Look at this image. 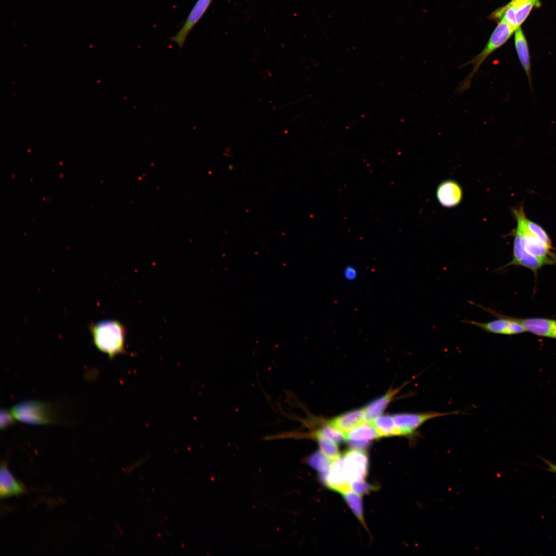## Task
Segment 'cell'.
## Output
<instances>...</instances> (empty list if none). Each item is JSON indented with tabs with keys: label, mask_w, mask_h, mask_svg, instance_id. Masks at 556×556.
<instances>
[{
	"label": "cell",
	"mask_w": 556,
	"mask_h": 556,
	"mask_svg": "<svg viewBox=\"0 0 556 556\" xmlns=\"http://www.w3.org/2000/svg\"><path fill=\"white\" fill-rule=\"evenodd\" d=\"M528 331L535 335L556 338V321L545 318L517 319Z\"/></svg>",
	"instance_id": "obj_15"
},
{
	"label": "cell",
	"mask_w": 556,
	"mask_h": 556,
	"mask_svg": "<svg viewBox=\"0 0 556 556\" xmlns=\"http://www.w3.org/2000/svg\"><path fill=\"white\" fill-rule=\"evenodd\" d=\"M357 270L355 267L352 266H348L345 267L343 271L344 278L350 281L355 280L357 276Z\"/></svg>",
	"instance_id": "obj_27"
},
{
	"label": "cell",
	"mask_w": 556,
	"mask_h": 556,
	"mask_svg": "<svg viewBox=\"0 0 556 556\" xmlns=\"http://www.w3.org/2000/svg\"><path fill=\"white\" fill-rule=\"evenodd\" d=\"M17 420L32 425L53 424L56 416L49 404L35 401L22 402L14 405L11 411Z\"/></svg>",
	"instance_id": "obj_3"
},
{
	"label": "cell",
	"mask_w": 556,
	"mask_h": 556,
	"mask_svg": "<svg viewBox=\"0 0 556 556\" xmlns=\"http://www.w3.org/2000/svg\"><path fill=\"white\" fill-rule=\"evenodd\" d=\"M397 389H391L384 395L375 398L363 409L366 422L371 423L379 416L398 392Z\"/></svg>",
	"instance_id": "obj_18"
},
{
	"label": "cell",
	"mask_w": 556,
	"mask_h": 556,
	"mask_svg": "<svg viewBox=\"0 0 556 556\" xmlns=\"http://www.w3.org/2000/svg\"><path fill=\"white\" fill-rule=\"evenodd\" d=\"M15 418L11 411L3 409L1 411L0 428L5 429L12 425L14 422Z\"/></svg>",
	"instance_id": "obj_26"
},
{
	"label": "cell",
	"mask_w": 556,
	"mask_h": 556,
	"mask_svg": "<svg viewBox=\"0 0 556 556\" xmlns=\"http://www.w3.org/2000/svg\"><path fill=\"white\" fill-rule=\"evenodd\" d=\"M311 437L317 441L321 451L331 460L334 461L340 457L337 444L332 440L312 433Z\"/></svg>",
	"instance_id": "obj_21"
},
{
	"label": "cell",
	"mask_w": 556,
	"mask_h": 556,
	"mask_svg": "<svg viewBox=\"0 0 556 556\" xmlns=\"http://www.w3.org/2000/svg\"><path fill=\"white\" fill-rule=\"evenodd\" d=\"M539 5V0H511L493 12L489 18L495 21L503 19L516 30L520 27L531 10Z\"/></svg>",
	"instance_id": "obj_6"
},
{
	"label": "cell",
	"mask_w": 556,
	"mask_h": 556,
	"mask_svg": "<svg viewBox=\"0 0 556 556\" xmlns=\"http://www.w3.org/2000/svg\"><path fill=\"white\" fill-rule=\"evenodd\" d=\"M458 412H427L423 413H400L392 415L399 436H410L415 433L426 422L431 419L457 414Z\"/></svg>",
	"instance_id": "obj_7"
},
{
	"label": "cell",
	"mask_w": 556,
	"mask_h": 556,
	"mask_svg": "<svg viewBox=\"0 0 556 556\" xmlns=\"http://www.w3.org/2000/svg\"><path fill=\"white\" fill-rule=\"evenodd\" d=\"M342 457L344 472L349 483L364 480L369 466L367 454L362 449L351 448Z\"/></svg>",
	"instance_id": "obj_8"
},
{
	"label": "cell",
	"mask_w": 556,
	"mask_h": 556,
	"mask_svg": "<svg viewBox=\"0 0 556 556\" xmlns=\"http://www.w3.org/2000/svg\"><path fill=\"white\" fill-rule=\"evenodd\" d=\"M324 485L339 493L350 490V483L344 472L342 457L340 456L331 464Z\"/></svg>",
	"instance_id": "obj_14"
},
{
	"label": "cell",
	"mask_w": 556,
	"mask_h": 556,
	"mask_svg": "<svg viewBox=\"0 0 556 556\" xmlns=\"http://www.w3.org/2000/svg\"><path fill=\"white\" fill-rule=\"evenodd\" d=\"M25 485L18 480L7 467V463L3 461L0 467V496L6 498L13 496L20 495L26 492Z\"/></svg>",
	"instance_id": "obj_13"
},
{
	"label": "cell",
	"mask_w": 556,
	"mask_h": 556,
	"mask_svg": "<svg viewBox=\"0 0 556 556\" xmlns=\"http://www.w3.org/2000/svg\"><path fill=\"white\" fill-rule=\"evenodd\" d=\"M514 43L516 51L520 65L528 78L531 90H532L531 65L528 43L520 27L515 31Z\"/></svg>",
	"instance_id": "obj_17"
},
{
	"label": "cell",
	"mask_w": 556,
	"mask_h": 556,
	"mask_svg": "<svg viewBox=\"0 0 556 556\" xmlns=\"http://www.w3.org/2000/svg\"><path fill=\"white\" fill-rule=\"evenodd\" d=\"M312 433L328 438L337 444L341 443L345 440V436L342 434V432L327 424L315 430Z\"/></svg>",
	"instance_id": "obj_24"
},
{
	"label": "cell",
	"mask_w": 556,
	"mask_h": 556,
	"mask_svg": "<svg viewBox=\"0 0 556 556\" xmlns=\"http://www.w3.org/2000/svg\"><path fill=\"white\" fill-rule=\"evenodd\" d=\"M345 440L352 448L363 449L371 442L380 437L375 428L370 423L364 422L353 428L345 435Z\"/></svg>",
	"instance_id": "obj_10"
},
{
	"label": "cell",
	"mask_w": 556,
	"mask_h": 556,
	"mask_svg": "<svg viewBox=\"0 0 556 556\" xmlns=\"http://www.w3.org/2000/svg\"><path fill=\"white\" fill-rule=\"evenodd\" d=\"M545 461L549 467V470L556 473V465L546 460H545Z\"/></svg>",
	"instance_id": "obj_28"
},
{
	"label": "cell",
	"mask_w": 556,
	"mask_h": 556,
	"mask_svg": "<svg viewBox=\"0 0 556 556\" xmlns=\"http://www.w3.org/2000/svg\"><path fill=\"white\" fill-rule=\"evenodd\" d=\"M439 203L443 207L452 208L458 205L463 198V190L456 181L448 179L439 184L436 192Z\"/></svg>",
	"instance_id": "obj_12"
},
{
	"label": "cell",
	"mask_w": 556,
	"mask_h": 556,
	"mask_svg": "<svg viewBox=\"0 0 556 556\" xmlns=\"http://www.w3.org/2000/svg\"><path fill=\"white\" fill-rule=\"evenodd\" d=\"M212 0H197L181 29L170 40L182 47L195 25L203 15Z\"/></svg>",
	"instance_id": "obj_11"
},
{
	"label": "cell",
	"mask_w": 556,
	"mask_h": 556,
	"mask_svg": "<svg viewBox=\"0 0 556 556\" xmlns=\"http://www.w3.org/2000/svg\"><path fill=\"white\" fill-rule=\"evenodd\" d=\"M523 222L525 228L530 233L552 248L551 239L545 230L536 223L527 218L525 213L523 215Z\"/></svg>",
	"instance_id": "obj_22"
},
{
	"label": "cell",
	"mask_w": 556,
	"mask_h": 556,
	"mask_svg": "<svg viewBox=\"0 0 556 556\" xmlns=\"http://www.w3.org/2000/svg\"><path fill=\"white\" fill-rule=\"evenodd\" d=\"M340 494L354 515L363 525H365L362 501L360 495L351 490H346Z\"/></svg>",
	"instance_id": "obj_20"
},
{
	"label": "cell",
	"mask_w": 556,
	"mask_h": 556,
	"mask_svg": "<svg viewBox=\"0 0 556 556\" xmlns=\"http://www.w3.org/2000/svg\"><path fill=\"white\" fill-rule=\"evenodd\" d=\"M469 303L475 304L498 318L486 322L466 320L462 322L473 325L486 332L496 334L512 335L526 332L517 319L500 314L491 308L485 307L471 301H469Z\"/></svg>",
	"instance_id": "obj_5"
},
{
	"label": "cell",
	"mask_w": 556,
	"mask_h": 556,
	"mask_svg": "<svg viewBox=\"0 0 556 556\" xmlns=\"http://www.w3.org/2000/svg\"><path fill=\"white\" fill-rule=\"evenodd\" d=\"M514 236L513 247V257L512 260L505 265L503 268L510 266H520L530 269L534 272L548 264L544 260L527 253L523 248L521 243L520 235L516 228L512 231Z\"/></svg>",
	"instance_id": "obj_9"
},
{
	"label": "cell",
	"mask_w": 556,
	"mask_h": 556,
	"mask_svg": "<svg viewBox=\"0 0 556 556\" xmlns=\"http://www.w3.org/2000/svg\"><path fill=\"white\" fill-rule=\"evenodd\" d=\"M515 31V29L505 20L501 19L499 21L483 49L461 66L462 67L471 65L473 68L471 72L458 84L456 91L458 94H462L470 89L472 80L481 65L493 53L507 42Z\"/></svg>",
	"instance_id": "obj_2"
},
{
	"label": "cell",
	"mask_w": 556,
	"mask_h": 556,
	"mask_svg": "<svg viewBox=\"0 0 556 556\" xmlns=\"http://www.w3.org/2000/svg\"><path fill=\"white\" fill-rule=\"evenodd\" d=\"M370 423L377 430L380 437L399 436L392 416H379Z\"/></svg>",
	"instance_id": "obj_19"
},
{
	"label": "cell",
	"mask_w": 556,
	"mask_h": 556,
	"mask_svg": "<svg viewBox=\"0 0 556 556\" xmlns=\"http://www.w3.org/2000/svg\"><path fill=\"white\" fill-rule=\"evenodd\" d=\"M350 489L356 494L362 495L374 490L375 487L362 480L350 482Z\"/></svg>",
	"instance_id": "obj_25"
},
{
	"label": "cell",
	"mask_w": 556,
	"mask_h": 556,
	"mask_svg": "<svg viewBox=\"0 0 556 556\" xmlns=\"http://www.w3.org/2000/svg\"><path fill=\"white\" fill-rule=\"evenodd\" d=\"M89 329L95 346L110 358L125 353L126 331L119 321L102 320L90 325Z\"/></svg>",
	"instance_id": "obj_1"
},
{
	"label": "cell",
	"mask_w": 556,
	"mask_h": 556,
	"mask_svg": "<svg viewBox=\"0 0 556 556\" xmlns=\"http://www.w3.org/2000/svg\"><path fill=\"white\" fill-rule=\"evenodd\" d=\"M512 212L517 222L516 228L520 233L524 249L529 254L545 261L548 264L555 263L556 256L551 252L552 248L532 235L525 228L523 222V215L525 213L523 207H514L512 209Z\"/></svg>",
	"instance_id": "obj_4"
},
{
	"label": "cell",
	"mask_w": 556,
	"mask_h": 556,
	"mask_svg": "<svg viewBox=\"0 0 556 556\" xmlns=\"http://www.w3.org/2000/svg\"><path fill=\"white\" fill-rule=\"evenodd\" d=\"M366 422L363 409H355L338 415L331 420L327 424L342 433H347L356 426Z\"/></svg>",
	"instance_id": "obj_16"
},
{
	"label": "cell",
	"mask_w": 556,
	"mask_h": 556,
	"mask_svg": "<svg viewBox=\"0 0 556 556\" xmlns=\"http://www.w3.org/2000/svg\"><path fill=\"white\" fill-rule=\"evenodd\" d=\"M330 460L321 451L318 450L308 458L307 462L320 473L329 470L332 464Z\"/></svg>",
	"instance_id": "obj_23"
}]
</instances>
